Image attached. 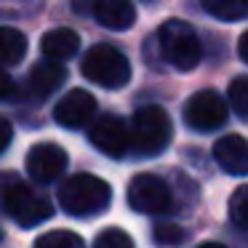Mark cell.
I'll list each match as a JSON object with an SVG mask.
<instances>
[{"label": "cell", "instance_id": "1", "mask_svg": "<svg viewBox=\"0 0 248 248\" xmlns=\"http://www.w3.org/2000/svg\"><path fill=\"white\" fill-rule=\"evenodd\" d=\"M112 200V189L93 173H75L59 189V203L70 216H93Z\"/></svg>", "mask_w": 248, "mask_h": 248}, {"label": "cell", "instance_id": "23", "mask_svg": "<svg viewBox=\"0 0 248 248\" xmlns=\"http://www.w3.org/2000/svg\"><path fill=\"white\" fill-rule=\"evenodd\" d=\"M237 54H240V59L248 64V32H243L240 40H237Z\"/></svg>", "mask_w": 248, "mask_h": 248}, {"label": "cell", "instance_id": "5", "mask_svg": "<svg viewBox=\"0 0 248 248\" xmlns=\"http://www.w3.org/2000/svg\"><path fill=\"white\" fill-rule=\"evenodd\" d=\"M3 205H6V214L11 216L19 227H38L40 221H46L51 216V211H54L46 195L35 192L30 184H22V182H14L6 187Z\"/></svg>", "mask_w": 248, "mask_h": 248}, {"label": "cell", "instance_id": "6", "mask_svg": "<svg viewBox=\"0 0 248 248\" xmlns=\"http://www.w3.org/2000/svg\"><path fill=\"white\" fill-rule=\"evenodd\" d=\"M128 205L139 214H166L173 205L171 187L155 173H136L128 184Z\"/></svg>", "mask_w": 248, "mask_h": 248}, {"label": "cell", "instance_id": "13", "mask_svg": "<svg viewBox=\"0 0 248 248\" xmlns=\"http://www.w3.org/2000/svg\"><path fill=\"white\" fill-rule=\"evenodd\" d=\"M67 78V67L59 64V62H51V59H43L30 70V78H27V88L35 93L38 99H46L56 91V88L64 83Z\"/></svg>", "mask_w": 248, "mask_h": 248}, {"label": "cell", "instance_id": "22", "mask_svg": "<svg viewBox=\"0 0 248 248\" xmlns=\"http://www.w3.org/2000/svg\"><path fill=\"white\" fill-rule=\"evenodd\" d=\"M0 134H3L0 150H8V144H11V123H8V120H0Z\"/></svg>", "mask_w": 248, "mask_h": 248}, {"label": "cell", "instance_id": "15", "mask_svg": "<svg viewBox=\"0 0 248 248\" xmlns=\"http://www.w3.org/2000/svg\"><path fill=\"white\" fill-rule=\"evenodd\" d=\"M0 51H3V64L6 67L16 64L27 54V38L14 27H3L0 30Z\"/></svg>", "mask_w": 248, "mask_h": 248}, {"label": "cell", "instance_id": "11", "mask_svg": "<svg viewBox=\"0 0 248 248\" xmlns=\"http://www.w3.org/2000/svg\"><path fill=\"white\" fill-rule=\"evenodd\" d=\"M214 160L232 176H248V139L227 134L214 144Z\"/></svg>", "mask_w": 248, "mask_h": 248}, {"label": "cell", "instance_id": "16", "mask_svg": "<svg viewBox=\"0 0 248 248\" xmlns=\"http://www.w3.org/2000/svg\"><path fill=\"white\" fill-rule=\"evenodd\" d=\"M203 11L224 22H235L248 16V0H203Z\"/></svg>", "mask_w": 248, "mask_h": 248}, {"label": "cell", "instance_id": "9", "mask_svg": "<svg viewBox=\"0 0 248 248\" xmlns=\"http://www.w3.org/2000/svg\"><path fill=\"white\" fill-rule=\"evenodd\" d=\"M93 112H96V99L86 88H72L54 107V120L64 128H83L91 123Z\"/></svg>", "mask_w": 248, "mask_h": 248}, {"label": "cell", "instance_id": "7", "mask_svg": "<svg viewBox=\"0 0 248 248\" xmlns=\"http://www.w3.org/2000/svg\"><path fill=\"white\" fill-rule=\"evenodd\" d=\"M184 123L195 131H214L219 125L227 123V104L224 99L219 96L211 88H203V91L192 93L184 104Z\"/></svg>", "mask_w": 248, "mask_h": 248}, {"label": "cell", "instance_id": "19", "mask_svg": "<svg viewBox=\"0 0 248 248\" xmlns=\"http://www.w3.org/2000/svg\"><path fill=\"white\" fill-rule=\"evenodd\" d=\"M93 248H134V240H131V235L125 230H120V227H107V230H102L96 235Z\"/></svg>", "mask_w": 248, "mask_h": 248}, {"label": "cell", "instance_id": "17", "mask_svg": "<svg viewBox=\"0 0 248 248\" xmlns=\"http://www.w3.org/2000/svg\"><path fill=\"white\" fill-rule=\"evenodd\" d=\"M35 248H86V243L70 230H51L35 240Z\"/></svg>", "mask_w": 248, "mask_h": 248}, {"label": "cell", "instance_id": "14", "mask_svg": "<svg viewBox=\"0 0 248 248\" xmlns=\"http://www.w3.org/2000/svg\"><path fill=\"white\" fill-rule=\"evenodd\" d=\"M78 48H80V35L70 27H56V30H51V32H46L43 38H40V51H43V56H48L51 62L70 59V56L78 54Z\"/></svg>", "mask_w": 248, "mask_h": 248}, {"label": "cell", "instance_id": "24", "mask_svg": "<svg viewBox=\"0 0 248 248\" xmlns=\"http://www.w3.org/2000/svg\"><path fill=\"white\" fill-rule=\"evenodd\" d=\"M198 248H227V246H221V243H214V240H208V243H200Z\"/></svg>", "mask_w": 248, "mask_h": 248}, {"label": "cell", "instance_id": "4", "mask_svg": "<svg viewBox=\"0 0 248 248\" xmlns=\"http://www.w3.org/2000/svg\"><path fill=\"white\" fill-rule=\"evenodd\" d=\"M157 46H160L163 59L179 72L195 70L200 62V43L195 30L182 19H168L157 30Z\"/></svg>", "mask_w": 248, "mask_h": 248}, {"label": "cell", "instance_id": "18", "mask_svg": "<svg viewBox=\"0 0 248 248\" xmlns=\"http://www.w3.org/2000/svg\"><path fill=\"white\" fill-rule=\"evenodd\" d=\"M230 219L240 230H248V184L237 187L230 198Z\"/></svg>", "mask_w": 248, "mask_h": 248}, {"label": "cell", "instance_id": "8", "mask_svg": "<svg viewBox=\"0 0 248 248\" xmlns=\"http://www.w3.org/2000/svg\"><path fill=\"white\" fill-rule=\"evenodd\" d=\"M88 139L99 152L109 157H123L131 150V128L125 120H120L118 115H102L91 123L88 128Z\"/></svg>", "mask_w": 248, "mask_h": 248}, {"label": "cell", "instance_id": "20", "mask_svg": "<svg viewBox=\"0 0 248 248\" xmlns=\"http://www.w3.org/2000/svg\"><path fill=\"white\" fill-rule=\"evenodd\" d=\"M230 104L240 118H248V75H237L230 83Z\"/></svg>", "mask_w": 248, "mask_h": 248}, {"label": "cell", "instance_id": "2", "mask_svg": "<svg viewBox=\"0 0 248 248\" xmlns=\"http://www.w3.org/2000/svg\"><path fill=\"white\" fill-rule=\"evenodd\" d=\"M128 128H131V150H136L144 157L160 155L173 136V125L168 112L163 107H155V104L136 109Z\"/></svg>", "mask_w": 248, "mask_h": 248}, {"label": "cell", "instance_id": "21", "mask_svg": "<svg viewBox=\"0 0 248 248\" xmlns=\"http://www.w3.org/2000/svg\"><path fill=\"white\" fill-rule=\"evenodd\" d=\"M152 237H155L157 246L168 248V246H179V243L184 240V232H182V227L171 224V221H160V224H155V230H152Z\"/></svg>", "mask_w": 248, "mask_h": 248}, {"label": "cell", "instance_id": "10", "mask_svg": "<svg viewBox=\"0 0 248 248\" xmlns=\"http://www.w3.org/2000/svg\"><path fill=\"white\" fill-rule=\"evenodd\" d=\"M67 152L62 150L54 141H46V144H35L27 152V171L35 182H54L62 171L67 168Z\"/></svg>", "mask_w": 248, "mask_h": 248}, {"label": "cell", "instance_id": "3", "mask_svg": "<svg viewBox=\"0 0 248 248\" xmlns=\"http://www.w3.org/2000/svg\"><path fill=\"white\" fill-rule=\"evenodd\" d=\"M80 72L86 80L102 88H123L131 80V64L125 54L109 43L91 46L80 62Z\"/></svg>", "mask_w": 248, "mask_h": 248}, {"label": "cell", "instance_id": "12", "mask_svg": "<svg viewBox=\"0 0 248 248\" xmlns=\"http://www.w3.org/2000/svg\"><path fill=\"white\" fill-rule=\"evenodd\" d=\"M91 14L102 27L115 30V32H123L136 22V8L128 0H96L91 6Z\"/></svg>", "mask_w": 248, "mask_h": 248}]
</instances>
